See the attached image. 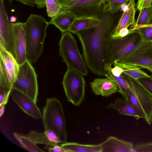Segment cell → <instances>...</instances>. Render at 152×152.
I'll return each instance as SVG.
<instances>
[{
  "label": "cell",
  "instance_id": "2",
  "mask_svg": "<svg viewBox=\"0 0 152 152\" xmlns=\"http://www.w3.org/2000/svg\"><path fill=\"white\" fill-rule=\"evenodd\" d=\"M25 23L26 59L35 64L42 53L49 22L42 15L33 14Z\"/></svg>",
  "mask_w": 152,
  "mask_h": 152
},
{
  "label": "cell",
  "instance_id": "22",
  "mask_svg": "<svg viewBox=\"0 0 152 152\" xmlns=\"http://www.w3.org/2000/svg\"><path fill=\"white\" fill-rule=\"evenodd\" d=\"M152 25V8L151 7L142 9L138 17L135 25L131 26L129 30L138 28L140 27Z\"/></svg>",
  "mask_w": 152,
  "mask_h": 152
},
{
  "label": "cell",
  "instance_id": "20",
  "mask_svg": "<svg viewBox=\"0 0 152 152\" xmlns=\"http://www.w3.org/2000/svg\"><path fill=\"white\" fill-rule=\"evenodd\" d=\"M100 18H75L69 31L75 34L79 31L95 27L101 23Z\"/></svg>",
  "mask_w": 152,
  "mask_h": 152
},
{
  "label": "cell",
  "instance_id": "21",
  "mask_svg": "<svg viewBox=\"0 0 152 152\" xmlns=\"http://www.w3.org/2000/svg\"><path fill=\"white\" fill-rule=\"evenodd\" d=\"M60 146L69 152H102L100 144L87 145L66 142L62 143Z\"/></svg>",
  "mask_w": 152,
  "mask_h": 152
},
{
  "label": "cell",
  "instance_id": "24",
  "mask_svg": "<svg viewBox=\"0 0 152 152\" xmlns=\"http://www.w3.org/2000/svg\"><path fill=\"white\" fill-rule=\"evenodd\" d=\"M13 135L15 138L26 150L30 152H44L25 135H22L16 132L14 133Z\"/></svg>",
  "mask_w": 152,
  "mask_h": 152
},
{
  "label": "cell",
  "instance_id": "29",
  "mask_svg": "<svg viewBox=\"0 0 152 152\" xmlns=\"http://www.w3.org/2000/svg\"><path fill=\"white\" fill-rule=\"evenodd\" d=\"M137 29L140 33L142 40L147 42H152V26H142Z\"/></svg>",
  "mask_w": 152,
  "mask_h": 152
},
{
  "label": "cell",
  "instance_id": "13",
  "mask_svg": "<svg viewBox=\"0 0 152 152\" xmlns=\"http://www.w3.org/2000/svg\"><path fill=\"white\" fill-rule=\"evenodd\" d=\"M19 65L14 56L0 46V69L12 87L19 71Z\"/></svg>",
  "mask_w": 152,
  "mask_h": 152
},
{
  "label": "cell",
  "instance_id": "41",
  "mask_svg": "<svg viewBox=\"0 0 152 152\" xmlns=\"http://www.w3.org/2000/svg\"><path fill=\"white\" fill-rule=\"evenodd\" d=\"M5 105H0V117H1V116L3 114H4V110H5V107H4Z\"/></svg>",
  "mask_w": 152,
  "mask_h": 152
},
{
  "label": "cell",
  "instance_id": "11",
  "mask_svg": "<svg viewBox=\"0 0 152 152\" xmlns=\"http://www.w3.org/2000/svg\"><path fill=\"white\" fill-rule=\"evenodd\" d=\"M14 57L20 65L26 60L25 23H11Z\"/></svg>",
  "mask_w": 152,
  "mask_h": 152
},
{
  "label": "cell",
  "instance_id": "10",
  "mask_svg": "<svg viewBox=\"0 0 152 152\" xmlns=\"http://www.w3.org/2000/svg\"><path fill=\"white\" fill-rule=\"evenodd\" d=\"M115 63L136 66L152 74V42L143 41L131 52Z\"/></svg>",
  "mask_w": 152,
  "mask_h": 152
},
{
  "label": "cell",
  "instance_id": "44",
  "mask_svg": "<svg viewBox=\"0 0 152 152\" xmlns=\"http://www.w3.org/2000/svg\"><path fill=\"white\" fill-rule=\"evenodd\" d=\"M148 26H152V25H149Z\"/></svg>",
  "mask_w": 152,
  "mask_h": 152
},
{
  "label": "cell",
  "instance_id": "28",
  "mask_svg": "<svg viewBox=\"0 0 152 152\" xmlns=\"http://www.w3.org/2000/svg\"><path fill=\"white\" fill-rule=\"evenodd\" d=\"M136 80L152 97V75L142 77Z\"/></svg>",
  "mask_w": 152,
  "mask_h": 152
},
{
  "label": "cell",
  "instance_id": "27",
  "mask_svg": "<svg viewBox=\"0 0 152 152\" xmlns=\"http://www.w3.org/2000/svg\"><path fill=\"white\" fill-rule=\"evenodd\" d=\"M47 15L53 18L60 11L61 6L57 0H45Z\"/></svg>",
  "mask_w": 152,
  "mask_h": 152
},
{
  "label": "cell",
  "instance_id": "45",
  "mask_svg": "<svg viewBox=\"0 0 152 152\" xmlns=\"http://www.w3.org/2000/svg\"><path fill=\"white\" fill-rule=\"evenodd\" d=\"M151 7L152 8V2L151 4Z\"/></svg>",
  "mask_w": 152,
  "mask_h": 152
},
{
  "label": "cell",
  "instance_id": "43",
  "mask_svg": "<svg viewBox=\"0 0 152 152\" xmlns=\"http://www.w3.org/2000/svg\"><path fill=\"white\" fill-rule=\"evenodd\" d=\"M17 18L16 17L14 16H12L10 18V21L12 23H14L16 21Z\"/></svg>",
  "mask_w": 152,
  "mask_h": 152
},
{
  "label": "cell",
  "instance_id": "34",
  "mask_svg": "<svg viewBox=\"0 0 152 152\" xmlns=\"http://www.w3.org/2000/svg\"><path fill=\"white\" fill-rule=\"evenodd\" d=\"M114 67L112 68L110 71L113 75L116 77L121 76L123 73L124 70L121 67L118 65H114Z\"/></svg>",
  "mask_w": 152,
  "mask_h": 152
},
{
  "label": "cell",
  "instance_id": "8",
  "mask_svg": "<svg viewBox=\"0 0 152 152\" xmlns=\"http://www.w3.org/2000/svg\"><path fill=\"white\" fill-rule=\"evenodd\" d=\"M62 83L67 100L75 106H79L85 95V81L83 75L73 69H67Z\"/></svg>",
  "mask_w": 152,
  "mask_h": 152
},
{
  "label": "cell",
  "instance_id": "3",
  "mask_svg": "<svg viewBox=\"0 0 152 152\" xmlns=\"http://www.w3.org/2000/svg\"><path fill=\"white\" fill-rule=\"evenodd\" d=\"M129 34L122 37L107 39L106 68L107 72L115 62L128 55L143 41L137 29L129 30Z\"/></svg>",
  "mask_w": 152,
  "mask_h": 152
},
{
  "label": "cell",
  "instance_id": "18",
  "mask_svg": "<svg viewBox=\"0 0 152 152\" xmlns=\"http://www.w3.org/2000/svg\"><path fill=\"white\" fill-rule=\"evenodd\" d=\"M103 108L113 109L119 114L130 116L136 120L143 118V116L136 108L126 99L117 98L114 103H111Z\"/></svg>",
  "mask_w": 152,
  "mask_h": 152
},
{
  "label": "cell",
  "instance_id": "19",
  "mask_svg": "<svg viewBox=\"0 0 152 152\" xmlns=\"http://www.w3.org/2000/svg\"><path fill=\"white\" fill-rule=\"evenodd\" d=\"M75 17L67 12L60 11L55 17L52 18L49 25H54L62 33L69 31Z\"/></svg>",
  "mask_w": 152,
  "mask_h": 152
},
{
  "label": "cell",
  "instance_id": "25",
  "mask_svg": "<svg viewBox=\"0 0 152 152\" xmlns=\"http://www.w3.org/2000/svg\"><path fill=\"white\" fill-rule=\"evenodd\" d=\"M25 136L36 144H43L52 147L57 145L50 140L45 131L40 133L32 130Z\"/></svg>",
  "mask_w": 152,
  "mask_h": 152
},
{
  "label": "cell",
  "instance_id": "31",
  "mask_svg": "<svg viewBox=\"0 0 152 152\" xmlns=\"http://www.w3.org/2000/svg\"><path fill=\"white\" fill-rule=\"evenodd\" d=\"M130 0H117L112 5L108 13L111 14L115 13L119 10L122 5L127 4Z\"/></svg>",
  "mask_w": 152,
  "mask_h": 152
},
{
  "label": "cell",
  "instance_id": "42",
  "mask_svg": "<svg viewBox=\"0 0 152 152\" xmlns=\"http://www.w3.org/2000/svg\"><path fill=\"white\" fill-rule=\"evenodd\" d=\"M128 8V6L127 4H123L121 6V10L124 12L126 11Z\"/></svg>",
  "mask_w": 152,
  "mask_h": 152
},
{
  "label": "cell",
  "instance_id": "38",
  "mask_svg": "<svg viewBox=\"0 0 152 152\" xmlns=\"http://www.w3.org/2000/svg\"><path fill=\"white\" fill-rule=\"evenodd\" d=\"M10 1L13 0H16L19 1L23 4L31 6L34 7L36 4V1L35 0H9Z\"/></svg>",
  "mask_w": 152,
  "mask_h": 152
},
{
  "label": "cell",
  "instance_id": "36",
  "mask_svg": "<svg viewBox=\"0 0 152 152\" xmlns=\"http://www.w3.org/2000/svg\"><path fill=\"white\" fill-rule=\"evenodd\" d=\"M117 0H106L103 8V13H108L111 6Z\"/></svg>",
  "mask_w": 152,
  "mask_h": 152
},
{
  "label": "cell",
  "instance_id": "40",
  "mask_svg": "<svg viewBox=\"0 0 152 152\" xmlns=\"http://www.w3.org/2000/svg\"><path fill=\"white\" fill-rule=\"evenodd\" d=\"M61 5H62L69 3L78 0H57Z\"/></svg>",
  "mask_w": 152,
  "mask_h": 152
},
{
  "label": "cell",
  "instance_id": "9",
  "mask_svg": "<svg viewBox=\"0 0 152 152\" xmlns=\"http://www.w3.org/2000/svg\"><path fill=\"white\" fill-rule=\"evenodd\" d=\"M106 0H78L61 6L60 11L75 18H100Z\"/></svg>",
  "mask_w": 152,
  "mask_h": 152
},
{
  "label": "cell",
  "instance_id": "39",
  "mask_svg": "<svg viewBox=\"0 0 152 152\" xmlns=\"http://www.w3.org/2000/svg\"><path fill=\"white\" fill-rule=\"evenodd\" d=\"M36 4L39 9L44 8L46 5L45 0H35Z\"/></svg>",
  "mask_w": 152,
  "mask_h": 152
},
{
  "label": "cell",
  "instance_id": "37",
  "mask_svg": "<svg viewBox=\"0 0 152 152\" xmlns=\"http://www.w3.org/2000/svg\"><path fill=\"white\" fill-rule=\"evenodd\" d=\"M48 150L50 152H69L68 151L59 145L50 148L48 149Z\"/></svg>",
  "mask_w": 152,
  "mask_h": 152
},
{
  "label": "cell",
  "instance_id": "7",
  "mask_svg": "<svg viewBox=\"0 0 152 152\" xmlns=\"http://www.w3.org/2000/svg\"><path fill=\"white\" fill-rule=\"evenodd\" d=\"M31 64L27 60L19 65L12 88L27 95L36 103L38 92L37 76Z\"/></svg>",
  "mask_w": 152,
  "mask_h": 152
},
{
  "label": "cell",
  "instance_id": "26",
  "mask_svg": "<svg viewBox=\"0 0 152 152\" xmlns=\"http://www.w3.org/2000/svg\"><path fill=\"white\" fill-rule=\"evenodd\" d=\"M122 74L119 77H116L113 75L110 70L105 75L107 77L116 83L118 88V92L122 96L127 90H130L132 91V88L125 80Z\"/></svg>",
  "mask_w": 152,
  "mask_h": 152
},
{
  "label": "cell",
  "instance_id": "16",
  "mask_svg": "<svg viewBox=\"0 0 152 152\" xmlns=\"http://www.w3.org/2000/svg\"><path fill=\"white\" fill-rule=\"evenodd\" d=\"M102 152H133V144L132 142L111 136L100 144Z\"/></svg>",
  "mask_w": 152,
  "mask_h": 152
},
{
  "label": "cell",
  "instance_id": "23",
  "mask_svg": "<svg viewBox=\"0 0 152 152\" xmlns=\"http://www.w3.org/2000/svg\"><path fill=\"white\" fill-rule=\"evenodd\" d=\"M113 65H118L121 67L124 70L123 74L136 80L149 76L145 72L141 70L140 68L136 66L116 63L114 64Z\"/></svg>",
  "mask_w": 152,
  "mask_h": 152
},
{
  "label": "cell",
  "instance_id": "14",
  "mask_svg": "<svg viewBox=\"0 0 152 152\" xmlns=\"http://www.w3.org/2000/svg\"><path fill=\"white\" fill-rule=\"evenodd\" d=\"M10 95L14 101L28 115L36 119L42 118V115L36 103L30 98L13 88H12Z\"/></svg>",
  "mask_w": 152,
  "mask_h": 152
},
{
  "label": "cell",
  "instance_id": "5",
  "mask_svg": "<svg viewBox=\"0 0 152 152\" xmlns=\"http://www.w3.org/2000/svg\"><path fill=\"white\" fill-rule=\"evenodd\" d=\"M123 75L132 91L127 90L122 96L136 108L146 123L151 125L152 122V97L136 79L123 73Z\"/></svg>",
  "mask_w": 152,
  "mask_h": 152
},
{
  "label": "cell",
  "instance_id": "17",
  "mask_svg": "<svg viewBox=\"0 0 152 152\" xmlns=\"http://www.w3.org/2000/svg\"><path fill=\"white\" fill-rule=\"evenodd\" d=\"M127 5V9L123 12L117 25L111 31L110 37H112L117 34L122 28H128L130 25L133 26L135 25V0H130Z\"/></svg>",
  "mask_w": 152,
  "mask_h": 152
},
{
  "label": "cell",
  "instance_id": "6",
  "mask_svg": "<svg viewBox=\"0 0 152 152\" xmlns=\"http://www.w3.org/2000/svg\"><path fill=\"white\" fill-rule=\"evenodd\" d=\"M59 45L60 55L67 69L75 70L83 75H87V66L79 50L76 40L70 32L62 33Z\"/></svg>",
  "mask_w": 152,
  "mask_h": 152
},
{
  "label": "cell",
  "instance_id": "1",
  "mask_svg": "<svg viewBox=\"0 0 152 152\" xmlns=\"http://www.w3.org/2000/svg\"><path fill=\"white\" fill-rule=\"evenodd\" d=\"M110 13H103L101 23L95 27L75 33L82 46L87 67L94 74L105 76L106 70L107 39L112 28Z\"/></svg>",
  "mask_w": 152,
  "mask_h": 152
},
{
  "label": "cell",
  "instance_id": "12",
  "mask_svg": "<svg viewBox=\"0 0 152 152\" xmlns=\"http://www.w3.org/2000/svg\"><path fill=\"white\" fill-rule=\"evenodd\" d=\"M11 24L5 10L3 0H0V46L15 57Z\"/></svg>",
  "mask_w": 152,
  "mask_h": 152
},
{
  "label": "cell",
  "instance_id": "30",
  "mask_svg": "<svg viewBox=\"0 0 152 152\" xmlns=\"http://www.w3.org/2000/svg\"><path fill=\"white\" fill-rule=\"evenodd\" d=\"M152 152V142L138 144L133 146V152Z\"/></svg>",
  "mask_w": 152,
  "mask_h": 152
},
{
  "label": "cell",
  "instance_id": "15",
  "mask_svg": "<svg viewBox=\"0 0 152 152\" xmlns=\"http://www.w3.org/2000/svg\"><path fill=\"white\" fill-rule=\"evenodd\" d=\"M90 84L92 91L96 95L108 97L118 92L116 83L107 77L95 79Z\"/></svg>",
  "mask_w": 152,
  "mask_h": 152
},
{
  "label": "cell",
  "instance_id": "32",
  "mask_svg": "<svg viewBox=\"0 0 152 152\" xmlns=\"http://www.w3.org/2000/svg\"><path fill=\"white\" fill-rule=\"evenodd\" d=\"M11 89H0V105L7 104Z\"/></svg>",
  "mask_w": 152,
  "mask_h": 152
},
{
  "label": "cell",
  "instance_id": "35",
  "mask_svg": "<svg viewBox=\"0 0 152 152\" xmlns=\"http://www.w3.org/2000/svg\"><path fill=\"white\" fill-rule=\"evenodd\" d=\"M129 32V30L127 28H124L121 29L116 35L112 37H109L112 38L122 37L128 35Z\"/></svg>",
  "mask_w": 152,
  "mask_h": 152
},
{
  "label": "cell",
  "instance_id": "4",
  "mask_svg": "<svg viewBox=\"0 0 152 152\" xmlns=\"http://www.w3.org/2000/svg\"><path fill=\"white\" fill-rule=\"evenodd\" d=\"M42 124L45 130L54 131L62 143L66 142V124L62 104L56 98L48 99L43 109Z\"/></svg>",
  "mask_w": 152,
  "mask_h": 152
},
{
  "label": "cell",
  "instance_id": "33",
  "mask_svg": "<svg viewBox=\"0 0 152 152\" xmlns=\"http://www.w3.org/2000/svg\"><path fill=\"white\" fill-rule=\"evenodd\" d=\"M152 0H138L136 7L140 11L142 9L151 7Z\"/></svg>",
  "mask_w": 152,
  "mask_h": 152
}]
</instances>
